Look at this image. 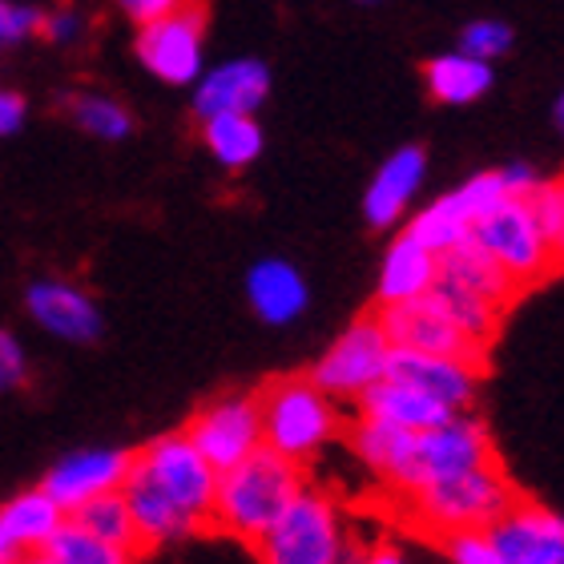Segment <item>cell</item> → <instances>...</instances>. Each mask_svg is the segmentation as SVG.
Here are the masks:
<instances>
[{"label": "cell", "instance_id": "cell-1", "mask_svg": "<svg viewBox=\"0 0 564 564\" xmlns=\"http://www.w3.org/2000/svg\"><path fill=\"white\" fill-rule=\"evenodd\" d=\"M303 488V471L286 464L282 456H274L271 447H262L250 459H242L238 468L218 476L210 524L238 536V541L259 544Z\"/></svg>", "mask_w": 564, "mask_h": 564}, {"label": "cell", "instance_id": "cell-2", "mask_svg": "<svg viewBox=\"0 0 564 564\" xmlns=\"http://www.w3.org/2000/svg\"><path fill=\"white\" fill-rule=\"evenodd\" d=\"M408 524L427 536H459V532H492L500 520L520 505L517 488L505 476L500 464H484V468L456 476V480L432 484L412 496H400Z\"/></svg>", "mask_w": 564, "mask_h": 564}, {"label": "cell", "instance_id": "cell-3", "mask_svg": "<svg viewBox=\"0 0 564 564\" xmlns=\"http://www.w3.org/2000/svg\"><path fill=\"white\" fill-rule=\"evenodd\" d=\"M259 412L262 447H271L274 456H282L294 468L315 459L327 447L330 435L339 432L335 400H327L306 376L274 379L271 388L259 395Z\"/></svg>", "mask_w": 564, "mask_h": 564}, {"label": "cell", "instance_id": "cell-4", "mask_svg": "<svg viewBox=\"0 0 564 564\" xmlns=\"http://www.w3.org/2000/svg\"><path fill=\"white\" fill-rule=\"evenodd\" d=\"M254 549L262 564H355L339 508L315 488L294 496V505Z\"/></svg>", "mask_w": 564, "mask_h": 564}, {"label": "cell", "instance_id": "cell-5", "mask_svg": "<svg viewBox=\"0 0 564 564\" xmlns=\"http://www.w3.org/2000/svg\"><path fill=\"white\" fill-rule=\"evenodd\" d=\"M484 464H496L488 427L468 412L452 415L444 427L412 435V447H408L403 471H400V480H395L391 492L412 496V492H420V488H432V484L468 476V471L484 468Z\"/></svg>", "mask_w": 564, "mask_h": 564}, {"label": "cell", "instance_id": "cell-6", "mask_svg": "<svg viewBox=\"0 0 564 564\" xmlns=\"http://www.w3.org/2000/svg\"><path fill=\"white\" fill-rule=\"evenodd\" d=\"M133 468L170 500V505L189 517L194 524H210L214 496H218V471L198 456L186 432H165L153 444H145L133 456Z\"/></svg>", "mask_w": 564, "mask_h": 564}, {"label": "cell", "instance_id": "cell-7", "mask_svg": "<svg viewBox=\"0 0 564 564\" xmlns=\"http://www.w3.org/2000/svg\"><path fill=\"white\" fill-rule=\"evenodd\" d=\"M471 242H476L508 279L517 282L520 291L532 286V282L549 279L556 267L553 247H549V238H544L529 202H517V198L500 202L488 218H480V223L471 226Z\"/></svg>", "mask_w": 564, "mask_h": 564}, {"label": "cell", "instance_id": "cell-8", "mask_svg": "<svg viewBox=\"0 0 564 564\" xmlns=\"http://www.w3.org/2000/svg\"><path fill=\"white\" fill-rule=\"evenodd\" d=\"M388 359H391L388 335H383L376 315H367V318H355L351 327L330 343L327 355L318 359L315 371L306 379L327 400H359L376 383L388 379Z\"/></svg>", "mask_w": 564, "mask_h": 564}, {"label": "cell", "instance_id": "cell-9", "mask_svg": "<svg viewBox=\"0 0 564 564\" xmlns=\"http://www.w3.org/2000/svg\"><path fill=\"white\" fill-rule=\"evenodd\" d=\"M500 202H508V194H505V186H500L496 170L492 174H476V177H468L464 186L452 189V194H444L440 202H432V206H423L420 214H412L403 238L420 242L423 250H432L435 259H440L447 250H456L459 242H468L471 226L480 223V218H488Z\"/></svg>", "mask_w": 564, "mask_h": 564}, {"label": "cell", "instance_id": "cell-10", "mask_svg": "<svg viewBox=\"0 0 564 564\" xmlns=\"http://www.w3.org/2000/svg\"><path fill=\"white\" fill-rule=\"evenodd\" d=\"M186 440L218 476L238 468L242 459L262 452V412L259 395H226L206 403L186 427Z\"/></svg>", "mask_w": 564, "mask_h": 564}, {"label": "cell", "instance_id": "cell-11", "mask_svg": "<svg viewBox=\"0 0 564 564\" xmlns=\"http://www.w3.org/2000/svg\"><path fill=\"white\" fill-rule=\"evenodd\" d=\"M138 61L165 85H198L206 73V12L177 4L158 24L138 29Z\"/></svg>", "mask_w": 564, "mask_h": 564}, {"label": "cell", "instance_id": "cell-12", "mask_svg": "<svg viewBox=\"0 0 564 564\" xmlns=\"http://www.w3.org/2000/svg\"><path fill=\"white\" fill-rule=\"evenodd\" d=\"M130 468H133V456L121 452V447H85V452H73V456L57 459V464L45 471L41 492H45L65 517H73L77 508L94 505V500H101V496H109V492H121Z\"/></svg>", "mask_w": 564, "mask_h": 564}, {"label": "cell", "instance_id": "cell-13", "mask_svg": "<svg viewBox=\"0 0 564 564\" xmlns=\"http://www.w3.org/2000/svg\"><path fill=\"white\" fill-rule=\"evenodd\" d=\"M376 318H379V327H383V335H388V343L400 347V351L444 355V359H464V364H471V367H480V359H484V355L447 323V315L432 299L383 306Z\"/></svg>", "mask_w": 564, "mask_h": 564}, {"label": "cell", "instance_id": "cell-14", "mask_svg": "<svg viewBox=\"0 0 564 564\" xmlns=\"http://www.w3.org/2000/svg\"><path fill=\"white\" fill-rule=\"evenodd\" d=\"M24 306H29L36 327L48 330L61 343H97L101 327H106L94 294L65 279H36L24 291Z\"/></svg>", "mask_w": 564, "mask_h": 564}, {"label": "cell", "instance_id": "cell-15", "mask_svg": "<svg viewBox=\"0 0 564 564\" xmlns=\"http://www.w3.org/2000/svg\"><path fill=\"white\" fill-rule=\"evenodd\" d=\"M388 379L408 383L420 395L435 400L447 412L464 415L480 391V367L464 364V359H444V355H420V351H400L391 347L388 359Z\"/></svg>", "mask_w": 564, "mask_h": 564}, {"label": "cell", "instance_id": "cell-16", "mask_svg": "<svg viewBox=\"0 0 564 564\" xmlns=\"http://www.w3.org/2000/svg\"><path fill=\"white\" fill-rule=\"evenodd\" d=\"M271 97V69L254 57L223 61L218 69L202 73L194 85V113L210 118H254Z\"/></svg>", "mask_w": 564, "mask_h": 564}, {"label": "cell", "instance_id": "cell-17", "mask_svg": "<svg viewBox=\"0 0 564 564\" xmlns=\"http://www.w3.org/2000/svg\"><path fill=\"white\" fill-rule=\"evenodd\" d=\"M488 536L508 564H564V517L532 500H520Z\"/></svg>", "mask_w": 564, "mask_h": 564}, {"label": "cell", "instance_id": "cell-18", "mask_svg": "<svg viewBox=\"0 0 564 564\" xmlns=\"http://www.w3.org/2000/svg\"><path fill=\"white\" fill-rule=\"evenodd\" d=\"M423 174H427V153L420 145H403L379 165L371 186L364 194V218L376 230H391L395 223H403V214L412 206L415 189H420Z\"/></svg>", "mask_w": 564, "mask_h": 564}, {"label": "cell", "instance_id": "cell-19", "mask_svg": "<svg viewBox=\"0 0 564 564\" xmlns=\"http://www.w3.org/2000/svg\"><path fill=\"white\" fill-rule=\"evenodd\" d=\"M247 299L250 311L262 323L286 327L306 311L311 291H306V279L299 274V267H291L286 259H262L247 271Z\"/></svg>", "mask_w": 564, "mask_h": 564}, {"label": "cell", "instance_id": "cell-20", "mask_svg": "<svg viewBox=\"0 0 564 564\" xmlns=\"http://www.w3.org/2000/svg\"><path fill=\"white\" fill-rule=\"evenodd\" d=\"M359 415L376 423H388V427H400V432H408V435H423V432L444 427L456 412L440 408V403L420 395V391L408 388V383L383 379V383H376L367 395H359Z\"/></svg>", "mask_w": 564, "mask_h": 564}, {"label": "cell", "instance_id": "cell-21", "mask_svg": "<svg viewBox=\"0 0 564 564\" xmlns=\"http://www.w3.org/2000/svg\"><path fill=\"white\" fill-rule=\"evenodd\" d=\"M121 496H126V505H130V517H133V529H138L141 549L186 541V536L198 532V524H194L189 517H182V512H177V508L170 505V500H165L138 468H130V476H126V484H121Z\"/></svg>", "mask_w": 564, "mask_h": 564}, {"label": "cell", "instance_id": "cell-22", "mask_svg": "<svg viewBox=\"0 0 564 564\" xmlns=\"http://www.w3.org/2000/svg\"><path fill=\"white\" fill-rule=\"evenodd\" d=\"M435 279H440V259L432 250H423L420 242L400 235L383 254V267H379V311L427 299Z\"/></svg>", "mask_w": 564, "mask_h": 564}, {"label": "cell", "instance_id": "cell-23", "mask_svg": "<svg viewBox=\"0 0 564 564\" xmlns=\"http://www.w3.org/2000/svg\"><path fill=\"white\" fill-rule=\"evenodd\" d=\"M440 279L452 282V286H459V291L476 294V299H484L488 306H496V311H508L512 306V299L520 294V286L512 279H508L500 267H496L488 254H484L476 242H459L456 250H447V254H440Z\"/></svg>", "mask_w": 564, "mask_h": 564}, {"label": "cell", "instance_id": "cell-24", "mask_svg": "<svg viewBox=\"0 0 564 564\" xmlns=\"http://www.w3.org/2000/svg\"><path fill=\"white\" fill-rule=\"evenodd\" d=\"M65 512H61L53 500H48L41 488H29V492H17L0 505V532L9 536L24 556L45 553V544L53 541L65 524Z\"/></svg>", "mask_w": 564, "mask_h": 564}, {"label": "cell", "instance_id": "cell-25", "mask_svg": "<svg viewBox=\"0 0 564 564\" xmlns=\"http://www.w3.org/2000/svg\"><path fill=\"white\" fill-rule=\"evenodd\" d=\"M492 65L464 57L459 48L456 53H444V57H432L423 65V85H427V94L440 106H471V101H480L492 89Z\"/></svg>", "mask_w": 564, "mask_h": 564}, {"label": "cell", "instance_id": "cell-26", "mask_svg": "<svg viewBox=\"0 0 564 564\" xmlns=\"http://www.w3.org/2000/svg\"><path fill=\"white\" fill-rule=\"evenodd\" d=\"M440 311L447 315V323L464 335V339L476 347V351L484 355V347L496 339V330H500V318H505V311H496V306H488L484 299H476V294L459 291V286H452V282L435 279L432 294H427Z\"/></svg>", "mask_w": 564, "mask_h": 564}, {"label": "cell", "instance_id": "cell-27", "mask_svg": "<svg viewBox=\"0 0 564 564\" xmlns=\"http://www.w3.org/2000/svg\"><path fill=\"white\" fill-rule=\"evenodd\" d=\"M351 447L367 471H376L388 488H395V480H400V471H403V459H408V447H412V435L359 415V423L351 427Z\"/></svg>", "mask_w": 564, "mask_h": 564}, {"label": "cell", "instance_id": "cell-28", "mask_svg": "<svg viewBox=\"0 0 564 564\" xmlns=\"http://www.w3.org/2000/svg\"><path fill=\"white\" fill-rule=\"evenodd\" d=\"M202 141L226 170H242V165L259 162L267 138H262L259 118H210L202 121Z\"/></svg>", "mask_w": 564, "mask_h": 564}, {"label": "cell", "instance_id": "cell-29", "mask_svg": "<svg viewBox=\"0 0 564 564\" xmlns=\"http://www.w3.org/2000/svg\"><path fill=\"white\" fill-rule=\"evenodd\" d=\"M69 520L77 524V529L89 532V536H97V541L113 544V549H126V553H133V556L141 553L130 505H126V496L121 492H109V496H101V500H94V505L77 508Z\"/></svg>", "mask_w": 564, "mask_h": 564}, {"label": "cell", "instance_id": "cell-30", "mask_svg": "<svg viewBox=\"0 0 564 564\" xmlns=\"http://www.w3.org/2000/svg\"><path fill=\"white\" fill-rule=\"evenodd\" d=\"M69 118L77 121L85 133H94V138H101V141H126L133 133L130 109L121 106L118 97H106V94H73Z\"/></svg>", "mask_w": 564, "mask_h": 564}, {"label": "cell", "instance_id": "cell-31", "mask_svg": "<svg viewBox=\"0 0 564 564\" xmlns=\"http://www.w3.org/2000/svg\"><path fill=\"white\" fill-rule=\"evenodd\" d=\"M41 556H45L48 564H133V553L97 541V536H89L85 529H77L73 520L61 524V532L45 544Z\"/></svg>", "mask_w": 564, "mask_h": 564}, {"label": "cell", "instance_id": "cell-32", "mask_svg": "<svg viewBox=\"0 0 564 564\" xmlns=\"http://www.w3.org/2000/svg\"><path fill=\"white\" fill-rule=\"evenodd\" d=\"M508 48H512V29L505 21H492V17H484V21H471L464 33H459V53L471 61H484V65H492L496 57H505Z\"/></svg>", "mask_w": 564, "mask_h": 564}, {"label": "cell", "instance_id": "cell-33", "mask_svg": "<svg viewBox=\"0 0 564 564\" xmlns=\"http://www.w3.org/2000/svg\"><path fill=\"white\" fill-rule=\"evenodd\" d=\"M440 549H444L452 564H508L488 532H459V536L440 541Z\"/></svg>", "mask_w": 564, "mask_h": 564}, {"label": "cell", "instance_id": "cell-34", "mask_svg": "<svg viewBox=\"0 0 564 564\" xmlns=\"http://www.w3.org/2000/svg\"><path fill=\"white\" fill-rule=\"evenodd\" d=\"M45 12L36 4H17V0H0V48H12L29 41L33 33H41Z\"/></svg>", "mask_w": 564, "mask_h": 564}, {"label": "cell", "instance_id": "cell-35", "mask_svg": "<svg viewBox=\"0 0 564 564\" xmlns=\"http://www.w3.org/2000/svg\"><path fill=\"white\" fill-rule=\"evenodd\" d=\"M24 379H29V355L12 330L0 327V395L24 388Z\"/></svg>", "mask_w": 564, "mask_h": 564}, {"label": "cell", "instance_id": "cell-36", "mask_svg": "<svg viewBox=\"0 0 564 564\" xmlns=\"http://www.w3.org/2000/svg\"><path fill=\"white\" fill-rule=\"evenodd\" d=\"M41 33H45V41H53V45H77V41L85 36V17L77 9L45 12Z\"/></svg>", "mask_w": 564, "mask_h": 564}, {"label": "cell", "instance_id": "cell-37", "mask_svg": "<svg viewBox=\"0 0 564 564\" xmlns=\"http://www.w3.org/2000/svg\"><path fill=\"white\" fill-rule=\"evenodd\" d=\"M496 177H500V186H505L508 198H517V202H529L532 194L541 189V177H536V170H532L529 162L505 165V170H496Z\"/></svg>", "mask_w": 564, "mask_h": 564}, {"label": "cell", "instance_id": "cell-38", "mask_svg": "<svg viewBox=\"0 0 564 564\" xmlns=\"http://www.w3.org/2000/svg\"><path fill=\"white\" fill-rule=\"evenodd\" d=\"M174 9H177V0H126V4H121V12H126L138 29H145V24H158L162 17H170Z\"/></svg>", "mask_w": 564, "mask_h": 564}, {"label": "cell", "instance_id": "cell-39", "mask_svg": "<svg viewBox=\"0 0 564 564\" xmlns=\"http://www.w3.org/2000/svg\"><path fill=\"white\" fill-rule=\"evenodd\" d=\"M24 113H29L24 97L17 94V89H0V138H9V133L21 130Z\"/></svg>", "mask_w": 564, "mask_h": 564}, {"label": "cell", "instance_id": "cell-40", "mask_svg": "<svg viewBox=\"0 0 564 564\" xmlns=\"http://www.w3.org/2000/svg\"><path fill=\"white\" fill-rule=\"evenodd\" d=\"M355 564H412L408 561V553H403L400 544H371L364 556H355Z\"/></svg>", "mask_w": 564, "mask_h": 564}, {"label": "cell", "instance_id": "cell-41", "mask_svg": "<svg viewBox=\"0 0 564 564\" xmlns=\"http://www.w3.org/2000/svg\"><path fill=\"white\" fill-rule=\"evenodd\" d=\"M21 561H24V553L9 541V536H4V532H0V564H21Z\"/></svg>", "mask_w": 564, "mask_h": 564}, {"label": "cell", "instance_id": "cell-42", "mask_svg": "<svg viewBox=\"0 0 564 564\" xmlns=\"http://www.w3.org/2000/svg\"><path fill=\"white\" fill-rule=\"evenodd\" d=\"M553 118H556V126H561V130H564V94L556 97V109H553Z\"/></svg>", "mask_w": 564, "mask_h": 564}, {"label": "cell", "instance_id": "cell-43", "mask_svg": "<svg viewBox=\"0 0 564 564\" xmlns=\"http://www.w3.org/2000/svg\"><path fill=\"white\" fill-rule=\"evenodd\" d=\"M21 564H48V561H45V556H41V553H36V556H24Z\"/></svg>", "mask_w": 564, "mask_h": 564}]
</instances>
